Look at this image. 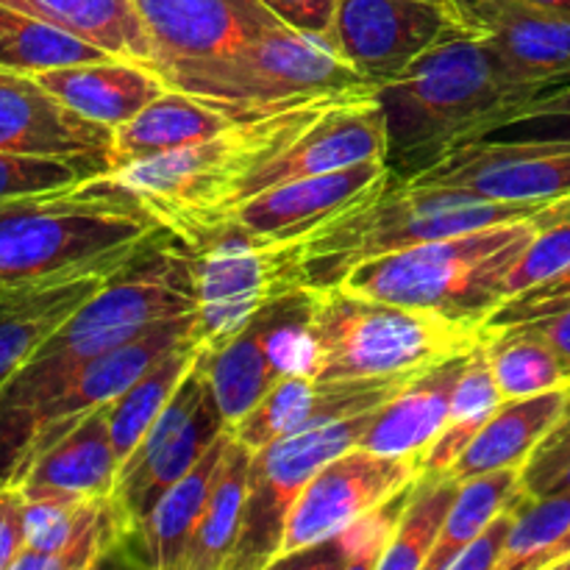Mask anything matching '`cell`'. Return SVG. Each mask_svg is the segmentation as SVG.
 Returning <instances> with one entry per match:
<instances>
[{
	"mask_svg": "<svg viewBox=\"0 0 570 570\" xmlns=\"http://www.w3.org/2000/svg\"><path fill=\"white\" fill-rule=\"evenodd\" d=\"M465 28L460 9L434 0H340L326 39L379 87Z\"/></svg>",
	"mask_w": 570,
	"mask_h": 570,
	"instance_id": "8fae6325",
	"label": "cell"
},
{
	"mask_svg": "<svg viewBox=\"0 0 570 570\" xmlns=\"http://www.w3.org/2000/svg\"><path fill=\"white\" fill-rule=\"evenodd\" d=\"M312 306V289H289L267 301L237 334L200 348L212 395L228 426L248 415L284 376L304 373Z\"/></svg>",
	"mask_w": 570,
	"mask_h": 570,
	"instance_id": "30bf717a",
	"label": "cell"
},
{
	"mask_svg": "<svg viewBox=\"0 0 570 570\" xmlns=\"http://www.w3.org/2000/svg\"><path fill=\"white\" fill-rule=\"evenodd\" d=\"M434 3H443V6H454V9H460V6H456V0H434Z\"/></svg>",
	"mask_w": 570,
	"mask_h": 570,
	"instance_id": "816d5d0a",
	"label": "cell"
},
{
	"mask_svg": "<svg viewBox=\"0 0 570 570\" xmlns=\"http://www.w3.org/2000/svg\"><path fill=\"white\" fill-rule=\"evenodd\" d=\"M468 354L451 356L417 373L404 390L384 401L362 434L360 445L384 456L421 460L449 421L456 382L468 365Z\"/></svg>",
	"mask_w": 570,
	"mask_h": 570,
	"instance_id": "cb8c5ba5",
	"label": "cell"
},
{
	"mask_svg": "<svg viewBox=\"0 0 570 570\" xmlns=\"http://www.w3.org/2000/svg\"><path fill=\"white\" fill-rule=\"evenodd\" d=\"M115 128L61 104L37 76L0 70V150L111 165ZM109 173V170H106Z\"/></svg>",
	"mask_w": 570,
	"mask_h": 570,
	"instance_id": "44dd1931",
	"label": "cell"
},
{
	"mask_svg": "<svg viewBox=\"0 0 570 570\" xmlns=\"http://www.w3.org/2000/svg\"><path fill=\"white\" fill-rule=\"evenodd\" d=\"M109 167L95 159H59V156L6 154L0 150V204L22 195L72 187Z\"/></svg>",
	"mask_w": 570,
	"mask_h": 570,
	"instance_id": "ab89813d",
	"label": "cell"
},
{
	"mask_svg": "<svg viewBox=\"0 0 570 570\" xmlns=\"http://www.w3.org/2000/svg\"><path fill=\"white\" fill-rule=\"evenodd\" d=\"M473 3V0H456V6H468ZM527 3L532 6H543V9H554V11H570V0H527Z\"/></svg>",
	"mask_w": 570,
	"mask_h": 570,
	"instance_id": "681fc988",
	"label": "cell"
},
{
	"mask_svg": "<svg viewBox=\"0 0 570 570\" xmlns=\"http://www.w3.org/2000/svg\"><path fill=\"white\" fill-rule=\"evenodd\" d=\"M534 232L538 226L532 215L412 245L365 262L340 287L484 326L507 301V278L534 239Z\"/></svg>",
	"mask_w": 570,
	"mask_h": 570,
	"instance_id": "52a82bcc",
	"label": "cell"
},
{
	"mask_svg": "<svg viewBox=\"0 0 570 570\" xmlns=\"http://www.w3.org/2000/svg\"><path fill=\"white\" fill-rule=\"evenodd\" d=\"M568 401V387L504 401L468 443L460 460L449 468V473L462 482L499 468H527L534 449L566 415Z\"/></svg>",
	"mask_w": 570,
	"mask_h": 570,
	"instance_id": "484cf974",
	"label": "cell"
},
{
	"mask_svg": "<svg viewBox=\"0 0 570 570\" xmlns=\"http://www.w3.org/2000/svg\"><path fill=\"white\" fill-rule=\"evenodd\" d=\"M289 28L326 37L340 0H262Z\"/></svg>",
	"mask_w": 570,
	"mask_h": 570,
	"instance_id": "bcb514c9",
	"label": "cell"
},
{
	"mask_svg": "<svg viewBox=\"0 0 570 570\" xmlns=\"http://www.w3.org/2000/svg\"><path fill=\"white\" fill-rule=\"evenodd\" d=\"M406 184L456 189L504 204L551 200L570 193V142L476 139L445 154Z\"/></svg>",
	"mask_w": 570,
	"mask_h": 570,
	"instance_id": "4fadbf2b",
	"label": "cell"
},
{
	"mask_svg": "<svg viewBox=\"0 0 570 570\" xmlns=\"http://www.w3.org/2000/svg\"><path fill=\"white\" fill-rule=\"evenodd\" d=\"M150 42L159 76L220 59L287 22L262 0H128Z\"/></svg>",
	"mask_w": 570,
	"mask_h": 570,
	"instance_id": "2e32d148",
	"label": "cell"
},
{
	"mask_svg": "<svg viewBox=\"0 0 570 570\" xmlns=\"http://www.w3.org/2000/svg\"><path fill=\"white\" fill-rule=\"evenodd\" d=\"M412 482L404 490L384 501L376 510L365 512L340 532L328 534L321 543L301 549L295 554L276 560L273 568H301V570H379L384 551L393 540L395 523L410 499Z\"/></svg>",
	"mask_w": 570,
	"mask_h": 570,
	"instance_id": "d6a6232c",
	"label": "cell"
},
{
	"mask_svg": "<svg viewBox=\"0 0 570 570\" xmlns=\"http://www.w3.org/2000/svg\"><path fill=\"white\" fill-rule=\"evenodd\" d=\"M479 139H534V142H570V83L529 100L512 115L501 117ZM476 142V139H473Z\"/></svg>",
	"mask_w": 570,
	"mask_h": 570,
	"instance_id": "60d3db41",
	"label": "cell"
},
{
	"mask_svg": "<svg viewBox=\"0 0 570 570\" xmlns=\"http://www.w3.org/2000/svg\"><path fill=\"white\" fill-rule=\"evenodd\" d=\"M159 220L111 173L0 204V284L122 267Z\"/></svg>",
	"mask_w": 570,
	"mask_h": 570,
	"instance_id": "277c9868",
	"label": "cell"
},
{
	"mask_svg": "<svg viewBox=\"0 0 570 570\" xmlns=\"http://www.w3.org/2000/svg\"><path fill=\"white\" fill-rule=\"evenodd\" d=\"M254 451L239 443L232 434L204 518H200L195 538L189 543L184 570H228L237 551L239 529H243L245 495H248V468Z\"/></svg>",
	"mask_w": 570,
	"mask_h": 570,
	"instance_id": "f546056e",
	"label": "cell"
},
{
	"mask_svg": "<svg viewBox=\"0 0 570 570\" xmlns=\"http://www.w3.org/2000/svg\"><path fill=\"white\" fill-rule=\"evenodd\" d=\"M106 50L39 17L0 3V70L37 76L42 70L106 59Z\"/></svg>",
	"mask_w": 570,
	"mask_h": 570,
	"instance_id": "e575fe53",
	"label": "cell"
},
{
	"mask_svg": "<svg viewBox=\"0 0 570 570\" xmlns=\"http://www.w3.org/2000/svg\"><path fill=\"white\" fill-rule=\"evenodd\" d=\"M566 309H570V265L566 271L546 278V282L532 284V287L521 289L518 295L507 298L484 321V334H495L512 326H523V323L543 321V317L560 315Z\"/></svg>",
	"mask_w": 570,
	"mask_h": 570,
	"instance_id": "b9f144b4",
	"label": "cell"
},
{
	"mask_svg": "<svg viewBox=\"0 0 570 570\" xmlns=\"http://www.w3.org/2000/svg\"><path fill=\"white\" fill-rule=\"evenodd\" d=\"M482 340L484 326L332 287L315 293L304 373L317 382L406 376L468 354Z\"/></svg>",
	"mask_w": 570,
	"mask_h": 570,
	"instance_id": "8992f818",
	"label": "cell"
},
{
	"mask_svg": "<svg viewBox=\"0 0 570 570\" xmlns=\"http://www.w3.org/2000/svg\"><path fill=\"white\" fill-rule=\"evenodd\" d=\"M570 532V490L515 495V523L499 570H543L546 557Z\"/></svg>",
	"mask_w": 570,
	"mask_h": 570,
	"instance_id": "74e56055",
	"label": "cell"
},
{
	"mask_svg": "<svg viewBox=\"0 0 570 570\" xmlns=\"http://www.w3.org/2000/svg\"><path fill=\"white\" fill-rule=\"evenodd\" d=\"M521 493V490H518ZM515 493V495H518ZM512 523H515V499L504 512L493 518L460 554L454 557L449 570H499L501 557H504L507 540H510Z\"/></svg>",
	"mask_w": 570,
	"mask_h": 570,
	"instance_id": "ee69618b",
	"label": "cell"
},
{
	"mask_svg": "<svg viewBox=\"0 0 570 570\" xmlns=\"http://www.w3.org/2000/svg\"><path fill=\"white\" fill-rule=\"evenodd\" d=\"M570 462V404L566 415L560 417L554 429L549 432V438L534 449V454L529 456L527 468H523V490L529 495H543L546 488L551 484V479L562 471Z\"/></svg>",
	"mask_w": 570,
	"mask_h": 570,
	"instance_id": "7bdbcfd3",
	"label": "cell"
},
{
	"mask_svg": "<svg viewBox=\"0 0 570 570\" xmlns=\"http://www.w3.org/2000/svg\"><path fill=\"white\" fill-rule=\"evenodd\" d=\"M228 421L223 417L220 406H217L215 395L204 399V404L198 406L193 417L178 429L176 434L165 440L154 454L145 462H139L131 473H126L122 479H117L115 484V499L117 507L126 515L131 534L139 532V527L145 523V518L150 515L156 504H159L161 495L173 488L176 482H181L189 471H193L195 462L206 454L212 443L220 438L223 432H228Z\"/></svg>",
	"mask_w": 570,
	"mask_h": 570,
	"instance_id": "4316f807",
	"label": "cell"
},
{
	"mask_svg": "<svg viewBox=\"0 0 570 570\" xmlns=\"http://www.w3.org/2000/svg\"><path fill=\"white\" fill-rule=\"evenodd\" d=\"M254 117L265 115H256L243 106L228 104V100L204 98V95L170 87L165 95L150 100L137 117L115 128L109 170L154 159V156L170 154V150L187 148V145L206 142L234 122L254 120Z\"/></svg>",
	"mask_w": 570,
	"mask_h": 570,
	"instance_id": "603a6c76",
	"label": "cell"
},
{
	"mask_svg": "<svg viewBox=\"0 0 570 570\" xmlns=\"http://www.w3.org/2000/svg\"><path fill=\"white\" fill-rule=\"evenodd\" d=\"M117 471L109 404H104L33 434L9 482L22 495H106L115 490Z\"/></svg>",
	"mask_w": 570,
	"mask_h": 570,
	"instance_id": "ac0fdd59",
	"label": "cell"
},
{
	"mask_svg": "<svg viewBox=\"0 0 570 570\" xmlns=\"http://www.w3.org/2000/svg\"><path fill=\"white\" fill-rule=\"evenodd\" d=\"M562 490H570V462H568L566 468H562L560 473H557L554 479H551V484H549V488H546V493H562Z\"/></svg>",
	"mask_w": 570,
	"mask_h": 570,
	"instance_id": "f907efd6",
	"label": "cell"
},
{
	"mask_svg": "<svg viewBox=\"0 0 570 570\" xmlns=\"http://www.w3.org/2000/svg\"><path fill=\"white\" fill-rule=\"evenodd\" d=\"M37 81L78 115L109 128H120L170 89L154 67L115 56L42 70Z\"/></svg>",
	"mask_w": 570,
	"mask_h": 570,
	"instance_id": "d4e9b609",
	"label": "cell"
},
{
	"mask_svg": "<svg viewBox=\"0 0 570 570\" xmlns=\"http://www.w3.org/2000/svg\"><path fill=\"white\" fill-rule=\"evenodd\" d=\"M195 256L198 328L204 345L237 334L267 301L289 293L282 245L256 239L237 226H223L189 245Z\"/></svg>",
	"mask_w": 570,
	"mask_h": 570,
	"instance_id": "7c38bea8",
	"label": "cell"
},
{
	"mask_svg": "<svg viewBox=\"0 0 570 570\" xmlns=\"http://www.w3.org/2000/svg\"><path fill=\"white\" fill-rule=\"evenodd\" d=\"M373 159H387V131H384V115L379 109L376 89L348 95L340 104H334L312 126H306L282 154H276L265 165L250 170L237 184L228 204L223 206L220 220H217L212 232H217L239 204L265 193V189H273L287 181H298V178L345 170V167Z\"/></svg>",
	"mask_w": 570,
	"mask_h": 570,
	"instance_id": "5bb4252c",
	"label": "cell"
},
{
	"mask_svg": "<svg viewBox=\"0 0 570 570\" xmlns=\"http://www.w3.org/2000/svg\"><path fill=\"white\" fill-rule=\"evenodd\" d=\"M415 376L417 373L390 379L317 382L309 373H289L248 415H243L234 423L232 434L239 443L248 445L250 451H256L262 445L273 443V440L284 438V434L379 410L384 401L393 399Z\"/></svg>",
	"mask_w": 570,
	"mask_h": 570,
	"instance_id": "d6986e66",
	"label": "cell"
},
{
	"mask_svg": "<svg viewBox=\"0 0 570 570\" xmlns=\"http://www.w3.org/2000/svg\"><path fill=\"white\" fill-rule=\"evenodd\" d=\"M568 557H570V532L554 546V549H551V554L546 557L543 570H557V566H560L562 560H568Z\"/></svg>",
	"mask_w": 570,
	"mask_h": 570,
	"instance_id": "c3c4849f",
	"label": "cell"
},
{
	"mask_svg": "<svg viewBox=\"0 0 570 570\" xmlns=\"http://www.w3.org/2000/svg\"><path fill=\"white\" fill-rule=\"evenodd\" d=\"M348 95H326L265 117L234 122L206 142L187 145L109 173L142 200L159 226L187 245H198L217 226L223 206L237 184L250 170L282 154L306 126Z\"/></svg>",
	"mask_w": 570,
	"mask_h": 570,
	"instance_id": "5b68a950",
	"label": "cell"
},
{
	"mask_svg": "<svg viewBox=\"0 0 570 570\" xmlns=\"http://www.w3.org/2000/svg\"><path fill=\"white\" fill-rule=\"evenodd\" d=\"M534 239L507 278V298L546 282L570 265V193L546 200L534 212Z\"/></svg>",
	"mask_w": 570,
	"mask_h": 570,
	"instance_id": "f35d334b",
	"label": "cell"
},
{
	"mask_svg": "<svg viewBox=\"0 0 570 570\" xmlns=\"http://www.w3.org/2000/svg\"><path fill=\"white\" fill-rule=\"evenodd\" d=\"M482 343L504 401L549 393L570 384V367L562 356L529 328L515 326L484 334Z\"/></svg>",
	"mask_w": 570,
	"mask_h": 570,
	"instance_id": "d590c367",
	"label": "cell"
},
{
	"mask_svg": "<svg viewBox=\"0 0 570 570\" xmlns=\"http://www.w3.org/2000/svg\"><path fill=\"white\" fill-rule=\"evenodd\" d=\"M523 488V468H499V471L479 473L462 479L460 493L449 512L443 534L429 554L423 570H449L454 557L493 521L499 512L512 504L518 490Z\"/></svg>",
	"mask_w": 570,
	"mask_h": 570,
	"instance_id": "8d00e7d4",
	"label": "cell"
},
{
	"mask_svg": "<svg viewBox=\"0 0 570 570\" xmlns=\"http://www.w3.org/2000/svg\"><path fill=\"white\" fill-rule=\"evenodd\" d=\"M515 328V326H512ZM521 328H529V332L540 334L557 354L562 356V362L570 367V309L560 312V315L543 317V321L523 323Z\"/></svg>",
	"mask_w": 570,
	"mask_h": 570,
	"instance_id": "7dc6e473",
	"label": "cell"
},
{
	"mask_svg": "<svg viewBox=\"0 0 570 570\" xmlns=\"http://www.w3.org/2000/svg\"><path fill=\"white\" fill-rule=\"evenodd\" d=\"M501 404H504V395H501L493 367H490L488 354H484V343H479L468 356L465 371L456 382L449 421H445L438 440L421 454L417 471H449Z\"/></svg>",
	"mask_w": 570,
	"mask_h": 570,
	"instance_id": "836d02e7",
	"label": "cell"
},
{
	"mask_svg": "<svg viewBox=\"0 0 570 570\" xmlns=\"http://www.w3.org/2000/svg\"><path fill=\"white\" fill-rule=\"evenodd\" d=\"M376 410L284 434L250 454L243 529L228 570H267L282 554L295 501L326 462L360 445Z\"/></svg>",
	"mask_w": 570,
	"mask_h": 570,
	"instance_id": "9c48e42d",
	"label": "cell"
},
{
	"mask_svg": "<svg viewBox=\"0 0 570 570\" xmlns=\"http://www.w3.org/2000/svg\"><path fill=\"white\" fill-rule=\"evenodd\" d=\"M26 549V495L14 482L0 484V570H14Z\"/></svg>",
	"mask_w": 570,
	"mask_h": 570,
	"instance_id": "f6af8a7d",
	"label": "cell"
},
{
	"mask_svg": "<svg viewBox=\"0 0 570 570\" xmlns=\"http://www.w3.org/2000/svg\"><path fill=\"white\" fill-rule=\"evenodd\" d=\"M546 200L504 204L456 189H429L384 178L371 195L356 200L315 232L282 245V262L293 289L323 293L345 284L365 262L387 254L532 217Z\"/></svg>",
	"mask_w": 570,
	"mask_h": 570,
	"instance_id": "3957f363",
	"label": "cell"
},
{
	"mask_svg": "<svg viewBox=\"0 0 570 570\" xmlns=\"http://www.w3.org/2000/svg\"><path fill=\"white\" fill-rule=\"evenodd\" d=\"M460 484L449 471L417 473L379 570H423L443 534Z\"/></svg>",
	"mask_w": 570,
	"mask_h": 570,
	"instance_id": "1f68e13d",
	"label": "cell"
},
{
	"mask_svg": "<svg viewBox=\"0 0 570 570\" xmlns=\"http://www.w3.org/2000/svg\"><path fill=\"white\" fill-rule=\"evenodd\" d=\"M557 570H570V557H568V560H562L560 566H557Z\"/></svg>",
	"mask_w": 570,
	"mask_h": 570,
	"instance_id": "f5cc1de1",
	"label": "cell"
},
{
	"mask_svg": "<svg viewBox=\"0 0 570 570\" xmlns=\"http://www.w3.org/2000/svg\"><path fill=\"white\" fill-rule=\"evenodd\" d=\"M228 443H232V429L223 432L215 443L206 449L193 465V471L173 484L159 504L150 510L145 523L139 527V538H142V557L145 566L154 570H184L189 543L195 538L200 518H204L206 501H209L212 484H215L217 468H220L223 454H226Z\"/></svg>",
	"mask_w": 570,
	"mask_h": 570,
	"instance_id": "83f0119b",
	"label": "cell"
},
{
	"mask_svg": "<svg viewBox=\"0 0 570 570\" xmlns=\"http://www.w3.org/2000/svg\"><path fill=\"white\" fill-rule=\"evenodd\" d=\"M117 271L120 267H104L48 282L0 284V390L28 365L39 345Z\"/></svg>",
	"mask_w": 570,
	"mask_h": 570,
	"instance_id": "7402d4cb",
	"label": "cell"
},
{
	"mask_svg": "<svg viewBox=\"0 0 570 570\" xmlns=\"http://www.w3.org/2000/svg\"><path fill=\"white\" fill-rule=\"evenodd\" d=\"M384 178H390L387 161L373 159L345 170L278 184L239 204L223 226H237L239 232L267 243H293L371 195Z\"/></svg>",
	"mask_w": 570,
	"mask_h": 570,
	"instance_id": "ffe728a7",
	"label": "cell"
},
{
	"mask_svg": "<svg viewBox=\"0 0 570 570\" xmlns=\"http://www.w3.org/2000/svg\"><path fill=\"white\" fill-rule=\"evenodd\" d=\"M460 11L532 98L570 83V11L527 0H473Z\"/></svg>",
	"mask_w": 570,
	"mask_h": 570,
	"instance_id": "e0dca14e",
	"label": "cell"
},
{
	"mask_svg": "<svg viewBox=\"0 0 570 570\" xmlns=\"http://www.w3.org/2000/svg\"><path fill=\"white\" fill-rule=\"evenodd\" d=\"M200 348H204V340L189 337L184 343L173 345L170 351L159 356L131 387L122 395H117L115 401H109V434L111 445H115L117 465L122 468V462L131 456V451L137 449L139 440L148 434V429L154 426L156 417L161 415V410L167 406V401L173 399L176 387L181 384V379L187 376L189 367L198 360ZM120 473V471H117Z\"/></svg>",
	"mask_w": 570,
	"mask_h": 570,
	"instance_id": "4dcf8cb0",
	"label": "cell"
},
{
	"mask_svg": "<svg viewBox=\"0 0 570 570\" xmlns=\"http://www.w3.org/2000/svg\"><path fill=\"white\" fill-rule=\"evenodd\" d=\"M417 473V460L384 456L362 445L343 451L315 473L295 501L278 560L321 543L365 512L382 507L399 490L415 482Z\"/></svg>",
	"mask_w": 570,
	"mask_h": 570,
	"instance_id": "9a60e30c",
	"label": "cell"
},
{
	"mask_svg": "<svg viewBox=\"0 0 570 570\" xmlns=\"http://www.w3.org/2000/svg\"><path fill=\"white\" fill-rule=\"evenodd\" d=\"M87 39L115 59L150 67V42L128 0H0Z\"/></svg>",
	"mask_w": 570,
	"mask_h": 570,
	"instance_id": "f1b7e54d",
	"label": "cell"
},
{
	"mask_svg": "<svg viewBox=\"0 0 570 570\" xmlns=\"http://www.w3.org/2000/svg\"><path fill=\"white\" fill-rule=\"evenodd\" d=\"M161 78L173 89L228 100L256 115L326 95L376 89L328 45L326 37L289 26L273 28L220 59L178 67Z\"/></svg>",
	"mask_w": 570,
	"mask_h": 570,
	"instance_id": "ba28073f",
	"label": "cell"
},
{
	"mask_svg": "<svg viewBox=\"0 0 570 570\" xmlns=\"http://www.w3.org/2000/svg\"><path fill=\"white\" fill-rule=\"evenodd\" d=\"M387 131V167L412 181L501 117L534 100L507 76L495 50L471 26L376 87Z\"/></svg>",
	"mask_w": 570,
	"mask_h": 570,
	"instance_id": "7a4b0ae2",
	"label": "cell"
},
{
	"mask_svg": "<svg viewBox=\"0 0 570 570\" xmlns=\"http://www.w3.org/2000/svg\"><path fill=\"white\" fill-rule=\"evenodd\" d=\"M568 399H570V384H568ZM568 404H570V401H568Z\"/></svg>",
	"mask_w": 570,
	"mask_h": 570,
	"instance_id": "db71d44e",
	"label": "cell"
},
{
	"mask_svg": "<svg viewBox=\"0 0 570 570\" xmlns=\"http://www.w3.org/2000/svg\"><path fill=\"white\" fill-rule=\"evenodd\" d=\"M195 256L165 226L106 278L0 390V429L59 393L89 360L170 317L195 312Z\"/></svg>",
	"mask_w": 570,
	"mask_h": 570,
	"instance_id": "6da1fadb",
	"label": "cell"
}]
</instances>
